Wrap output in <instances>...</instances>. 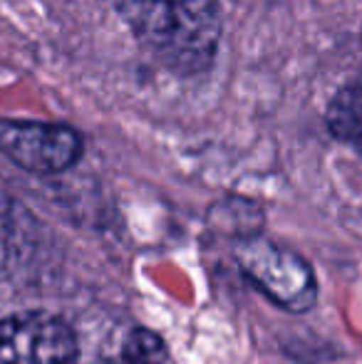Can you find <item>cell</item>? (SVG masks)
Returning a JSON list of instances; mask_svg holds the SVG:
<instances>
[{
  "instance_id": "6da1fadb",
  "label": "cell",
  "mask_w": 362,
  "mask_h": 364,
  "mask_svg": "<svg viewBox=\"0 0 362 364\" xmlns=\"http://www.w3.org/2000/svg\"><path fill=\"white\" fill-rule=\"evenodd\" d=\"M134 38L179 75H198L216 60L221 43L218 0H110Z\"/></svg>"
},
{
  "instance_id": "7a4b0ae2",
  "label": "cell",
  "mask_w": 362,
  "mask_h": 364,
  "mask_svg": "<svg viewBox=\"0 0 362 364\" xmlns=\"http://www.w3.org/2000/svg\"><path fill=\"white\" fill-rule=\"evenodd\" d=\"M236 260L241 273L263 295L288 312H305L318 300V280L313 268L295 250L246 235L236 243Z\"/></svg>"
},
{
  "instance_id": "3957f363",
  "label": "cell",
  "mask_w": 362,
  "mask_h": 364,
  "mask_svg": "<svg viewBox=\"0 0 362 364\" xmlns=\"http://www.w3.org/2000/svg\"><path fill=\"white\" fill-rule=\"evenodd\" d=\"M78 337L65 320L45 312L0 320V364H78Z\"/></svg>"
},
{
  "instance_id": "277c9868",
  "label": "cell",
  "mask_w": 362,
  "mask_h": 364,
  "mask_svg": "<svg viewBox=\"0 0 362 364\" xmlns=\"http://www.w3.org/2000/svg\"><path fill=\"white\" fill-rule=\"evenodd\" d=\"M0 151L30 173H60L80 161L82 139L65 124L0 122Z\"/></svg>"
},
{
  "instance_id": "5b68a950",
  "label": "cell",
  "mask_w": 362,
  "mask_h": 364,
  "mask_svg": "<svg viewBox=\"0 0 362 364\" xmlns=\"http://www.w3.org/2000/svg\"><path fill=\"white\" fill-rule=\"evenodd\" d=\"M38 225L25 206L0 188V270L23 263L33 253Z\"/></svg>"
},
{
  "instance_id": "8992f818",
  "label": "cell",
  "mask_w": 362,
  "mask_h": 364,
  "mask_svg": "<svg viewBox=\"0 0 362 364\" xmlns=\"http://www.w3.org/2000/svg\"><path fill=\"white\" fill-rule=\"evenodd\" d=\"M325 122L335 139L353 146L362 156V82L343 87L333 97Z\"/></svg>"
},
{
  "instance_id": "52a82bcc",
  "label": "cell",
  "mask_w": 362,
  "mask_h": 364,
  "mask_svg": "<svg viewBox=\"0 0 362 364\" xmlns=\"http://www.w3.org/2000/svg\"><path fill=\"white\" fill-rule=\"evenodd\" d=\"M166 360V345L159 335L137 327L127 335L124 342V362L129 364H161Z\"/></svg>"
},
{
  "instance_id": "ba28073f",
  "label": "cell",
  "mask_w": 362,
  "mask_h": 364,
  "mask_svg": "<svg viewBox=\"0 0 362 364\" xmlns=\"http://www.w3.org/2000/svg\"><path fill=\"white\" fill-rule=\"evenodd\" d=\"M102 364H129V362H102Z\"/></svg>"
}]
</instances>
